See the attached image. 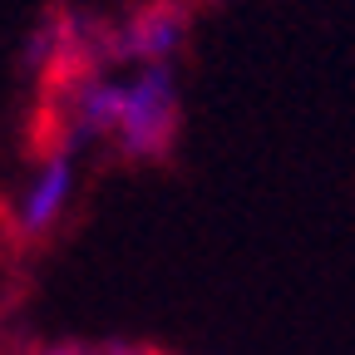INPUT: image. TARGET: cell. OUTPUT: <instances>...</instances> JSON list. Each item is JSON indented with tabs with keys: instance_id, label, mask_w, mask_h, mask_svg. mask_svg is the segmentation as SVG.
<instances>
[{
	"instance_id": "7a4b0ae2",
	"label": "cell",
	"mask_w": 355,
	"mask_h": 355,
	"mask_svg": "<svg viewBox=\"0 0 355 355\" xmlns=\"http://www.w3.org/2000/svg\"><path fill=\"white\" fill-rule=\"evenodd\" d=\"M188 6L183 0H148L139 6L119 30H114V60L119 64H168L178 55V44L188 40Z\"/></svg>"
},
{
	"instance_id": "277c9868",
	"label": "cell",
	"mask_w": 355,
	"mask_h": 355,
	"mask_svg": "<svg viewBox=\"0 0 355 355\" xmlns=\"http://www.w3.org/2000/svg\"><path fill=\"white\" fill-rule=\"evenodd\" d=\"M44 355H84V350H74V345H55V350H44Z\"/></svg>"
},
{
	"instance_id": "6da1fadb",
	"label": "cell",
	"mask_w": 355,
	"mask_h": 355,
	"mask_svg": "<svg viewBox=\"0 0 355 355\" xmlns=\"http://www.w3.org/2000/svg\"><path fill=\"white\" fill-rule=\"evenodd\" d=\"M183 104L168 64H148L133 84H123V119H119V148L128 158H163L178 139Z\"/></svg>"
},
{
	"instance_id": "5b68a950",
	"label": "cell",
	"mask_w": 355,
	"mask_h": 355,
	"mask_svg": "<svg viewBox=\"0 0 355 355\" xmlns=\"http://www.w3.org/2000/svg\"><path fill=\"white\" fill-rule=\"evenodd\" d=\"M148 355H168V350H148Z\"/></svg>"
},
{
	"instance_id": "3957f363",
	"label": "cell",
	"mask_w": 355,
	"mask_h": 355,
	"mask_svg": "<svg viewBox=\"0 0 355 355\" xmlns=\"http://www.w3.org/2000/svg\"><path fill=\"white\" fill-rule=\"evenodd\" d=\"M69 198H74V163H69V153H44V163L30 178V188L20 193L15 227L25 237H44L60 222V212L69 207Z\"/></svg>"
}]
</instances>
